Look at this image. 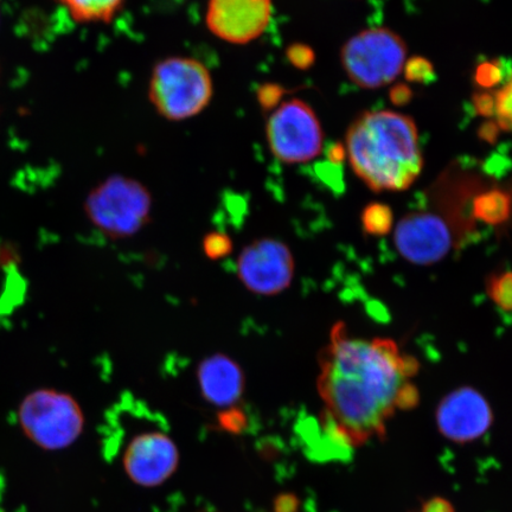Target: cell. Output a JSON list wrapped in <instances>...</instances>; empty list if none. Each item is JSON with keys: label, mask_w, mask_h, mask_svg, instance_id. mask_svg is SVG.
Listing matches in <instances>:
<instances>
[{"label": "cell", "mask_w": 512, "mask_h": 512, "mask_svg": "<svg viewBox=\"0 0 512 512\" xmlns=\"http://www.w3.org/2000/svg\"><path fill=\"white\" fill-rule=\"evenodd\" d=\"M238 278L249 292L277 296L291 286L294 259L283 241L264 238L249 243L236 261Z\"/></svg>", "instance_id": "cell-8"}, {"label": "cell", "mask_w": 512, "mask_h": 512, "mask_svg": "<svg viewBox=\"0 0 512 512\" xmlns=\"http://www.w3.org/2000/svg\"><path fill=\"white\" fill-rule=\"evenodd\" d=\"M486 291L499 309L504 312H512V272L491 275L486 281Z\"/></svg>", "instance_id": "cell-17"}, {"label": "cell", "mask_w": 512, "mask_h": 512, "mask_svg": "<svg viewBox=\"0 0 512 512\" xmlns=\"http://www.w3.org/2000/svg\"><path fill=\"white\" fill-rule=\"evenodd\" d=\"M457 234L445 217L432 211H413L396 226L395 247L415 265L437 264L456 246Z\"/></svg>", "instance_id": "cell-9"}, {"label": "cell", "mask_w": 512, "mask_h": 512, "mask_svg": "<svg viewBox=\"0 0 512 512\" xmlns=\"http://www.w3.org/2000/svg\"><path fill=\"white\" fill-rule=\"evenodd\" d=\"M328 157L332 164H342L347 158V150H345V146L342 144H335L331 146V149L328 152Z\"/></svg>", "instance_id": "cell-29"}, {"label": "cell", "mask_w": 512, "mask_h": 512, "mask_svg": "<svg viewBox=\"0 0 512 512\" xmlns=\"http://www.w3.org/2000/svg\"><path fill=\"white\" fill-rule=\"evenodd\" d=\"M80 24H108L125 8L128 0H56Z\"/></svg>", "instance_id": "cell-14"}, {"label": "cell", "mask_w": 512, "mask_h": 512, "mask_svg": "<svg viewBox=\"0 0 512 512\" xmlns=\"http://www.w3.org/2000/svg\"><path fill=\"white\" fill-rule=\"evenodd\" d=\"M501 131V127H499L497 121L488 120L479 127L478 137L485 143L495 144Z\"/></svg>", "instance_id": "cell-25"}, {"label": "cell", "mask_w": 512, "mask_h": 512, "mask_svg": "<svg viewBox=\"0 0 512 512\" xmlns=\"http://www.w3.org/2000/svg\"><path fill=\"white\" fill-rule=\"evenodd\" d=\"M299 501L292 494L280 495L275 499L274 512H297Z\"/></svg>", "instance_id": "cell-27"}, {"label": "cell", "mask_w": 512, "mask_h": 512, "mask_svg": "<svg viewBox=\"0 0 512 512\" xmlns=\"http://www.w3.org/2000/svg\"><path fill=\"white\" fill-rule=\"evenodd\" d=\"M272 16V0H208L206 23L220 40L245 46L265 34Z\"/></svg>", "instance_id": "cell-10"}, {"label": "cell", "mask_w": 512, "mask_h": 512, "mask_svg": "<svg viewBox=\"0 0 512 512\" xmlns=\"http://www.w3.org/2000/svg\"><path fill=\"white\" fill-rule=\"evenodd\" d=\"M511 214L512 196L508 191L501 189L479 192L471 203L472 219L492 224V226L507 222Z\"/></svg>", "instance_id": "cell-15"}, {"label": "cell", "mask_w": 512, "mask_h": 512, "mask_svg": "<svg viewBox=\"0 0 512 512\" xmlns=\"http://www.w3.org/2000/svg\"><path fill=\"white\" fill-rule=\"evenodd\" d=\"M266 139L279 162L303 164L322 153L324 133L313 108L303 100L291 99L268 118Z\"/></svg>", "instance_id": "cell-7"}, {"label": "cell", "mask_w": 512, "mask_h": 512, "mask_svg": "<svg viewBox=\"0 0 512 512\" xmlns=\"http://www.w3.org/2000/svg\"><path fill=\"white\" fill-rule=\"evenodd\" d=\"M247 416L241 409L230 407L220 414V426L232 433H240L247 426Z\"/></svg>", "instance_id": "cell-22"}, {"label": "cell", "mask_w": 512, "mask_h": 512, "mask_svg": "<svg viewBox=\"0 0 512 512\" xmlns=\"http://www.w3.org/2000/svg\"><path fill=\"white\" fill-rule=\"evenodd\" d=\"M123 464L133 483L153 488L174 475L179 451L175 441L162 431L139 432L128 441Z\"/></svg>", "instance_id": "cell-11"}, {"label": "cell", "mask_w": 512, "mask_h": 512, "mask_svg": "<svg viewBox=\"0 0 512 512\" xmlns=\"http://www.w3.org/2000/svg\"><path fill=\"white\" fill-rule=\"evenodd\" d=\"M213 96L214 82L208 68L192 57H168L152 70L149 99L166 120L196 117L206 110Z\"/></svg>", "instance_id": "cell-3"}, {"label": "cell", "mask_w": 512, "mask_h": 512, "mask_svg": "<svg viewBox=\"0 0 512 512\" xmlns=\"http://www.w3.org/2000/svg\"><path fill=\"white\" fill-rule=\"evenodd\" d=\"M413 96L412 88L406 83H396L389 91L390 102L399 107L408 105L413 100Z\"/></svg>", "instance_id": "cell-24"}, {"label": "cell", "mask_w": 512, "mask_h": 512, "mask_svg": "<svg viewBox=\"0 0 512 512\" xmlns=\"http://www.w3.org/2000/svg\"><path fill=\"white\" fill-rule=\"evenodd\" d=\"M405 78L408 82L422 83L427 85L435 80L433 63L422 56H413L403 67Z\"/></svg>", "instance_id": "cell-18"}, {"label": "cell", "mask_w": 512, "mask_h": 512, "mask_svg": "<svg viewBox=\"0 0 512 512\" xmlns=\"http://www.w3.org/2000/svg\"><path fill=\"white\" fill-rule=\"evenodd\" d=\"M233 242L227 234L209 233L203 240V252L211 260L227 258L233 252Z\"/></svg>", "instance_id": "cell-21"}, {"label": "cell", "mask_w": 512, "mask_h": 512, "mask_svg": "<svg viewBox=\"0 0 512 512\" xmlns=\"http://www.w3.org/2000/svg\"><path fill=\"white\" fill-rule=\"evenodd\" d=\"M197 380L203 398L221 408L234 407L246 389L240 364L224 354L204 358L197 369Z\"/></svg>", "instance_id": "cell-13"}, {"label": "cell", "mask_w": 512, "mask_h": 512, "mask_svg": "<svg viewBox=\"0 0 512 512\" xmlns=\"http://www.w3.org/2000/svg\"><path fill=\"white\" fill-rule=\"evenodd\" d=\"M17 420L25 438L48 452L73 446L85 430V414L78 400L51 388L25 395L17 409Z\"/></svg>", "instance_id": "cell-4"}, {"label": "cell", "mask_w": 512, "mask_h": 512, "mask_svg": "<svg viewBox=\"0 0 512 512\" xmlns=\"http://www.w3.org/2000/svg\"><path fill=\"white\" fill-rule=\"evenodd\" d=\"M504 79V67L501 60H491L480 63L476 68L475 82L480 88L491 89Z\"/></svg>", "instance_id": "cell-19"}, {"label": "cell", "mask_w": 512, "mask_h": 512, "mask_svg": "<svg viewBox=\"0 0 512 512\" xmlns=\"http://www.w3.org/2000/svg\"><path fill=\"white\" fill-rule=\"evenodd\" d=\"M496 117L502 131L512 132V75L501 91L496 93Z\"/></svg>", "instance_id": "cell-20"}, {"label": "cell", "mask_w": 512, "mask_h": 512, "mask_svg": "<svg viewBox=\"0 0 512 512\" xmlns=\"http://www.w3.org/2000/svg\"><path fill=\"white\" fill-rule=\"evenodd\" d=\"M320 430L330 444L349 450L386 437L390 418L418 406L412 382L416 358L389 338L351 336L344 323L331 331L319 358Z\"/></svg>", "instance_id": "cell-1"}, {"label": "cell", "mask_w": 512, "mask_h": 512, "mask_svg": "<svg viewBox=\"0 0 512 512\" xmlns=\"http://www.w3.org/2000/svg\"><path fill=\"white\" fill-rule=\"evenodd\" d=\"M418 512H456L453 505L444 498L435 497L422 505Z\"/></svg>", "instance_id": "cell-28"}, {"label": "cell", "mask_w": 512, "mask_h": 512, "mask_svg": "<svg viewBox=\"0 0 512 512\" xmlns=\"http://www.w3.org/2000/svg\"><path fill=\"white\" fill-rule=\"evenodd\" d=\"M152 196L142 182L113 175L86 197L89 222L106 238L124 240L138 234L151 221Z\"/></svg>", "instance_id": "cell-5"}, {"label": "cell", "mask_w": 512, "mask_h": 512, "mask_svg": "<svg viewBox=\"0 0 512 512\" xmlns=\"http://www.w3.org/2000/svg\"><path fill=\"white\" fill-rule=\"evenodd\" d=\"M393 222V211L386 204L371 203L363 210L362 226L369 235H387L393 228Z\"/></svg>", "instance_id": "cell-16"}, {"label": "cell", "mask_w": 512, "mask_h": 512, "mask_svg": "<svg viewBox=\"0 0 512 512\" xmlns=\"http://www.w3.org/2000/svg\"><path fill=\"white\" fill-rule=\"evenodd\" d=\"M352 170L375 192L411 188L424 168L415 121L392 111L366 112L345 137Z\"/></svg>", "instance_id": "cell-2"}, {"label": "cell", "mask_w": 512, "mask_h": 512, "mask_svg": "<svg viewBox=\"0 0 512 512\" xmlns=\"http://www.w3.org/2000/svg\"><path fill=\"white\" fill-rule=\"evenodd\" d=\"M473 106L480 117L491 119L496 115V95L479 92L473 95Z\"/></svg>", "instance_id": "cell-23"}, {"label": "cell", "mask_w": 512, "mask_h": 512, "mask_svg": "<svg viewBox=\"0 0 512 512\" xmlns=\"http://www.w3.org/2000/svg\"><path fill=\"white\" fill-rule=\"evenodd\" d=\"M494 413L476 389L459 388L445 396L437 408V425L445 438L471 443L490 430Z\"/></svg>", "instance_id": "cell-12"}, {"label": "cell", "mask_w": 512, "mask_h": 512, "mask_svg": "<svg viewBox=\"0 0 512 512\" xmlns=\"http://www.w3.org/2000/svg\"><path fill=\"white\" fill-rule=\"evenodd\" d=\"M407 46L387 28L358 32L344 44L341 62L351 82L363 89H377L395 81L405 67Z\"/></svg>", "instance_id": "cell-6"}, {"label": "cell", "mask_w": 512, "mask_h": 512, "mask_svg": "<svg viewBox=\"0 0 512 512\" xmlns=\"http://www.w3.org/2000/svg\"><path fill=\"white\" fill-rule=\"evenodd\" d=\"M291 59L296 66L307 68L315 61V54L309 47L298 46L292 50Z\"/></svg>", "instance_id": "cell-26"}]
</instances>
